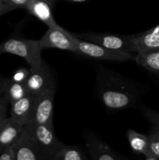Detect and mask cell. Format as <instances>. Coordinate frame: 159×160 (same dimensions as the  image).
<instances>
[{
  "instance_id": "obj_1",
  "label": "cell",
  "mask_w": 159,
  "mask_h": 160,
  "mask_svg": "<svg viewBox=\"0 0 159 160\" xmlns=\"http://www.w3.org/2000/svg\"><path fill=\"white\" fill-rule=\"evenodd\" d=\"M95 72L97 97L107 110L118 112L140 104L144 91L137 81L101 65L95 66Z\"/></svg>"
},
{
  "instance_id": "obj_2",
  "label": "cell",
  "mask_w": 159,
  "mask_h": 160,
  "mask_svg": "<svg viewBox=\"0 0 159 160\" xmlns=\"http://www.w3.org/2000/svg\"><path fill=\"white\" fill-rule=\"evenodd\" d=\"M42 48L39 40H30L20 37H11L0 44V56L4 53L23 58L30 68L39 67L43 62Z\"/></svg>"
},
{
  "instance_id": "obj_3",
  "label": "cell",
  "mask_w": 159,
  "mask_h": 160,
  "mask_svg": "<svg viewBox=\"0 0 159 160\" xmlns=\"http://www.w3.org/2000/svg\"><path fill=\"white\" fill-rule=\"evenodd\" d=\"M76 54L84 56L90 59H95V60L125 62V61L134 59L136 56V53L109 49L97 44L81 40L77 37L76 38Z\"/></svg>"
},
{
  "instance_id": "obj_4",
  "label": "cell",
  "mask_w": 159,
  "mask_h": 160,
  "mask_svg": "<svg viewBox=\"0 0 159 160\" xmlns=\"http://www.w3.org/2000/svg\"><path fill=\"white\" fill-rule=\"evenodd\" d=\"M75 35L81 40L87 41V42L97 44L109 49L130 52L135 53L133 45H132V35L103 34V33L95 32L80 33Z\"/></svg>"
},
{
  "instance_id": "obj_5",
  "label": "cell",
  "mask_w": 159,
  "mask_h": 160,
  "mask_svg": "<svg viewBox=\"0 0 159 160\" xmlns=\"http://www.w3.org/2000/svg\"><path fill=\"white\" fill-rule=\"evenodd\" d=\"M76 35L71 34L59 24L48 27L41 38L39 40L41 47L44 48H59L76 53Z\"/></svg>"
},
{
  "instance_id": "obj_6",
  "label": "cell",
  "mask_w": 159,
  "mask_h": 160,
  "mask_svg": "<svg viewBox=\"0 0 159 160\" xmlns=\"http://www.w3.org/2000/svg\"><path fill=\"white\" fill-rule=\"evenodd\" d=\"M25 84L28 93L34 95H38L49 89L55 88L54 75L45 61L39 67L30 68V74Z\"/></svg>"
},
{
  "instance_id": "obj_7",
  "label": "cell",
  "mask_w": 159,
  "mask_h": 160,
  "mask_svg": "<svg viewBox=\"0 0 159 160\" xmlns=\"http://www.w3.org/2000/svg\"><path fill=\"white\" fill-rule=\"evenodd\" d=\"M55 88H51L36 97L30 120L26 125H53V109Z\"/></svg>"
},
{
  "instance_id": "obj_8",
  "label": "cell",
  "mask_w": 159,
  "mask_h": 160,
  "mask_svg": "<svg viewBox=\"0 0 159 160\" xmlns=\"http://www.w3.org/2000/svg\"><path fill=\"white\" fill-rule=\"evenodd\" d=\"M32 130L36 142L45 160H51L53 155L62 142L58 139L54 126L48 124L28 125Z\"/></svg>"
},
{
  "instance_id": "obj_9",
  "label": "cell",
  "mask_w": 159,
  "mask_h": 160,
  "mask_svg": "<svg viewBox=\"0 0 159 160\" xmlns=\"http://www.w3.org/2000/svg\"><path fill=\"white\" fill-rule=\"evenodd\" d=\"M17 160H45L31 127H23L21 134L14 142Z\"/></svg>"
},
{
  "instance_id": "obj_10",
  "label": "cell",
  "mask_w": 159,
  "mask_h": 160,
  "mask_svg": "<svg viewBox=\"0 0 159 160\" xmlns=\"http://www.w3.org/2000/svg\"><path fill=\"white\" fill-rule=\"evenodd\" d=\"M84 142L87 152L93 160H123L126 158L114 151L105 142L94 133L84 135Z\"/></svg>"
},
{
  "instance_id": "obj_11",
  "label": "cell",
  "mask_w": 159,
  "mask_h": 160,
  "mask_svg": "<svg viewBox=\"0 0 159 160\" xmlns=\"http://www.w3.org/2000/svg\"><path fill=\"white\" fill-rule=\"evenodd\" d=\"M55 0H31L26 10L48 27L58 25L53 16Z\"/></svg>"
},
{
  "instance_id": "obj_12",
  "label": "cell",
  "mask_w": 159,
  "mask_h": 160,
  "mask_svg": "<svg viewBox=\"0 0 159 160\" xmlns=\"http://www.w3.org/2000/svg\"><path fill=\"white\" fill-rule=\"evenodd\" d=\"M37 95L28 93L26 96L10 104V117L22 127L28 123L32 113Z\"/></svg>"
},
{
  "instance_id": "obj_13",
  "label": "cell",
  "mask_w": 159,
  "mask_h": 160,
  "mask_svg": "<svg viewBox=\"0 0 159 160\" xmlns=\"http://www.w3.org/2000/svg\"><path fill=\"white\" fill-rule=\"evenodd\" d=\"M135 53H144L159 48V35L150 30L132 35Z\"/></svg>"
},
{
  "instance_id": "obj_14",
  "label": "cell",
  "mask_w": 159,
  "mask_h": 160,
  "mask_svg": "<svg viewBox=\"0 0 159 160\" xmlns=\"http://www.w3.org/2000/svg\"><path fill=\"white\" fill-rule=\"evenodd\" d=\"M23 127L19 124L12 117H7L0 123V145L8 146L18 139L21 134Z\"/></svg>"
},
{
  "instance_id": "obj_15",
  "label": "cell",
  "mask_w": 159,
  "mask_h": 160,
  "mask_svg": "<svg viewBox=\"0 0 159 160\" xmlns=\"http://www.w3.org/2000/svg\"><path fill=\"white\" fill-rule=\"evenodd\" d=\"M128 142H129L132 151L135 154L143 155L145 159L149 156V144L147 135L140 134L135 130L129 129L126 132Z\"/></svg>"
},
{
  "instance_id": "obj_16",
  "label": "cell",
  "mask_w": 159,
  "mask_h": 160,
  "mask_svg": "<svg viewBox=\"0 0 159 160\" xmlns=\"http://www.w3.org/2000/svg\"><path fill=\"white\" fill-rule=\"evenodd\" d=\"M134 60L148 71L159 75V48L147 52L137 53Z\"/></svg>"
},
{
  "instance_id": "obj_17",
  "label": "cell",
  "mask_w": 159,
  "mask_h": 160,
  "mask_svg": "<svg viewBox=\"0 0 159 160\" xmlns=\"http://www.w3.org/2000/svg\"><path fill=\"white\" fill-rule=\"evenodd\" d=\"M87 154L81 147L76 145H66L62 143L53 155L51 160H86Z\"/></svg>"
},
{
  "instance_id": "obj_18",
  "label": "cell",
  "mask_w": 159,
  "mask_h": 160,
  "mask_svg": "<svg viewBox=\"0 0 159 160\" xmlns=\"http://www.w3.org/2000/svg\"><path fill=\"white\" fill-rule=\"evenodd\" d=\"M27 94L28 92L25 83L17 82L10 78H7L3 95L8 100L9 104L23 98Z\"/></svg>"
},
{
  "instance_id": "obj_19",
  "label": "cell",
  "mask_w": 159,
  "mask_h": 160,
  "mask_svg": "<svg viewBox=\"0 0 159 160\" xmlns=\"http://www.w3.org/2000/svg\"><path fill=\"white\" fill-rule=\"evenodd\" d=\"M147 135L149 144V156L147 160H159V128L152 125Z\"/></svg>"
},
{
  "instance_id": "obj_20",
  "label": "cell",
  "mask_w": 159,
  "mask_h": 160,
  "mask_svg": "<svg viewBox=\"0 0 159 160\" xmlns=\"http://www.w3.org/2000/svg\"><path fill=\"white\" fill-rule=\"evenodd\" d=\"M140 111L142 114L146 117L147 120L151 123V124L159 128V113L156 112L154 109L151 108L146 107V106H142L140 107Z\"/></svg>"
},
{
  "instance_id": "obj_21",
  "label": "cell",
  "mask_w": 159,
  "mask_h": 160,
  "mask_svg": "<svg viewBox=\"0 0 159 160\" xmlns=\"http://www.w3.org/2000/svg\"><path fill=\"white\" fill-rule=\"evenodd\" d=\"M30 74V68H25V67H20L15 70L13 74L10 78L12 81H17L20 83H25L26 80L27 79Z\"/></svg>"
},
{
  "instance_id": "obj_22",
  "label": "cell",
  "mask_w": 159,
  "mask_h": 160,
  "mask_svg": "<svg viewBox=\"0 0 159 160\" xmlns=\"http://www.w3.org/2000/svg\"><path fill=\"white\" fill-rule=\"evenodd\" d=\"M0 160H17L14 143L8 146L3 147L2 151L0 155Z\"/></svg>"
},
{
  "instance_id": "obj_23",
  "label": "cell",
  "mask_w": 159,
  "mask_h": 160,
  "mask_svg": "<svg viewBox=\"0 0 159 160\" xmlns=\"http://www.w3.org/2000/svg\"><path fill=\"white\" fill-rule=\"evenodd\" d=\"M9 102L6 99L4 95H2L0 96V123L3 121L6 118H7V111L9 107Z\"/></svg>"
},
{
  "instance_id": "obj_24",
  "label": "cell",
  "mask_w": 159,
  "mask_h": 160,
  "mask_svg": "<svg viewBox=\"0 0 159 160\" xmlns=\"http://www.w3.org/2000/svg\"><path fill=\"white\" fill-rule=\"evenodd\" d=\"M5 1L12 6L15 9H23L26 10V6L31 0H5Z\"/></svg>"
},
{
  "instance_id": "obj_25",
  "label": "cell",
  "mask_w": 159,
  "mask_h": 160,
  "mask_svg": "<svg viewBox=\"0 0 159 160\" xmlns=\"http://www.w3.org/2000/svg\"><path fill=\"white\" fill-rule=\"evenodd\" d=\"M12 10H15V9L12 6L6 2L5 0H0V17Z\"/></svg>"
},
{
  "instance_id": "obj_26",
  "label": "cell",
  "mask_w": 159,
  "mask_h": 160,
  "mask_svg": "<svg viewBox=\"0 0 159 160\" xmlns=\"http://www.w3.org/2000/svg\"><path fill=\"white\" fill-rule=\"evenodd\" d=\"M6 81H7V78H5L4 76L0 74V96L2 95L3 92H4Z\"/></svg>"
},
{
  "instance_id": "obj_27",
  "label": "cell",
  "mask_w": 159,
  "mask_h": 160,
  "mask_svg": "<svg viewBox=\"0 0 159 160\" xmlns=\"http://www.w3.org/2000/svg\"><path fill=\"white\" fill-rule=\"evenodd\" d=\"M56 2L57 1H66V2H75V3H78V2H84L87 1V0H55Z\"/></svg>"
},
{
  "instance_id": "obj_28",
  "label": "cell",
  "mask_w": 159,
  "mask_h": 160,
  "mask_svg": "<svg viewBox=\"0 0 159 160\" xmlns=\"http://www.w3.org/2000/svg\"><path fill=\"white\" fill-rule=\"evenodd\" d=\"M149 30L151 31H152V32L155 33V34H158V35H159V24L157 25V26L154 27V28H151V29H149Z\"/></svg>"
},
{
  "instance_id": "obj_29",
  "label": "cell",
  "mask_w": 159,
  "mask_h": 160,
  "mask_svg": "<svg viewBox=\"0 0 159 160\" xmlns=\"http://www.w3.org/2000/svg\"><path fill=\"white\" fill-rule=\"evenodd\" d=\"M2 148H3V147L1 145H0V155H1V152H2Z\"/></svg>"
}]
</instances>
